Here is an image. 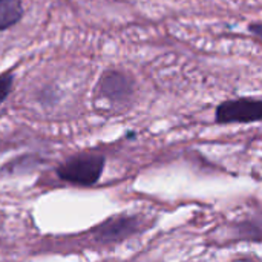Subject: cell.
Here are the masks:
<instances>
[{
	"mask_svg": "<svg viewBox=\"0 0 262 262\" xmlns=\"http://www.w3.org/2000/svg\"><path fill=\"white\" fill-rule=\"evenodd\" d=\"M104 169V157L97 154H80L68 158L57 169L60 180L75 186L95 184Z\"/></svg>",
	"mask_w": 262,
	"mask_h": 262,
	"instance_id": "cell-1",
	"label": "cell"
},
{
	"mask_svg": "<svg viewBox=\"0 0 262 262\" xmlns=\"http://www.w3.org/2000/svg\"><path fill=\"white\" fill-rule=\"evenodd\" d=\"M216 121L223 124L262 121V100L238 98L224 101L216 109Z\"/></svg>",
	"mask_w": 262,
	"mask_h": 262,
	"instance_id": "cell-2",
	"label": "cell"
},
{
	"mask_svg": "<svg viewBox=\"0 0 262 262\" xmlns=\"http://www.w3.org/2000/svg\"><path fill=\"white\" fill-rule=\"evenodd\" d=\"M98 91L103 98L112 103H121L132 95L134 81L121 71H107L100 78Z\"/></svg>",
	"mask_w": 262,
	"mask_h": 262,
	"instance_id": "cell-3",
	"label": "cell"
},
{
	"mask_svg": "<svg viewBox=\"0 0 262 262\" xmlns=\"http://www.w3.org/2000/svg\"><path fill=\"white\" fill-rule=\"evenodd\" d=\"M137 230V221L134 218H114L103 223L95 230V239L103 243H114L127 238Z\"/></svg>",
	"mask_w": 262,
	"mask_h": 262,
	"instance_id": "cell-4",
	"label": "cell"
},
{
	"mask_svg": "<svg viewBox=\"0 0 262 262\" xmlns=\"http://www.w3.org/2000/svg\"><path fill=\"white\" fill-rule=\"evenodd\" d=\"M23 15L20 0H0V31L15 25Z\"/></svg>",
	"mask_w": 262,
	"mask_h": 262,
	"instance_id": "cell-5",
	"label": "cell"
},
{
	"mask_svg": "<svg viewBox=\"0 0 262 262\" xmlns=\"http://www.w3.org/2000/svg\"><path fill=\"white\" fill-rule=\"evenodd\" d=\"M12 81H14V77L11 72H5L3 75H0V104L9 95V92L12 89Z\"/></svg>",
	"mask_w": 262,
	"mask_h": 262,
	"instance_id": "cell-6",
	"label": "cell"
},
{
	"mask_svg": "<svg viewBox=\"0 0 262 262\" xmlns=\"http://www.w3.org/2000/svg\"><path fill=\"white\" fill-rule=\"evenodd\" d=\"M250 32H253L255 35H258L259 38H262V23H253L249 26Z\"/></svg>",
	"mask_w": 262,
	"mask_h": 262,
	"instance_id": "cell-7",
	"label": "cell"
}]
</instances>
